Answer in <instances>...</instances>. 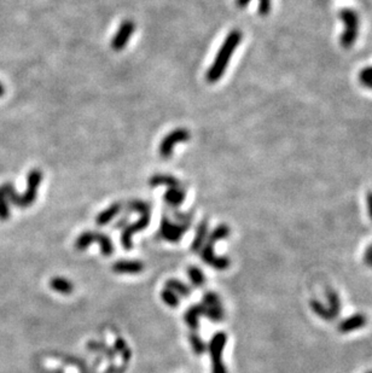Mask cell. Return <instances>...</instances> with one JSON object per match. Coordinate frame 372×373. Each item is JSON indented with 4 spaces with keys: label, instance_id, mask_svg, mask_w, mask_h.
<instances>
[{
    "label": "cell",
    "instance_id": "obj_1",
    "mask_svg": "<svg viewBox=\"0 0 372 373\" xmlns=\"http://www.w3.org/2000/svg\"><path fill=\"white\" fill-rule=\"evenodd\" d=\"M241 40H242L241 30L235 29L230 32L227 37H226L225 41L222 43L221 47H220V50L218 51V53H216L214 62H213L210 68L208 69V72H207L206 76L207 81L210 83H214L222 78V75H224L226 68H227L230 63V59H231V56L238 47Z\"/></svg>",
    "mask_w": 372,
    "mask_h": 373
},
{
    "label": "cell",
    "instance_id": "obj_2",
    "mask_svg": "<svg viewBox=\"0 0 372 373\" xmlns=\"http://www.w3.org/2000/svg\"><path fill=\"white\" fill-rule=\"evenodd\" d=\"M41 180H43V172L39 169H33L28 173V186L23 195H18L14 186L9 182H6L0 189L3 190L6 198H9L12 204L17 205L19 208H27L33 204L37 199L38 188L41 184Z\"/></svg>",
    "mask_w": 372,
    "mask_h": 373
},
{
    "label": "cell",
    "instance_id": "obj_3",
    "mask_svg": "<svg viewBox=\"0 0 372 373\" xmlns=\"http://www.w3.org/2000/svg\"><path fill=\"white\" fill-rule=\"evenodd\" d=\"M126 208L131 211H138L140 213V219L137 221V223L132 224V225H127L124 228V232H122L121 236V243L122 245L126 250H131L132 249V236L134 233L140 232L143 231L144 228H147L150 224V205H149L147 202L143 201H129L127 204H126Z\"/></svg>",
    "mask_w": 372,
    "mask_h": 373
},
{
    "label": "cell",
    "instance_id": "obj_4",
    "mask_svg": "<svg viewBox=\"0 0 372 373\" xmlns=\"http://www.w3.org/2000/svg\"><path fill=\"white\" fill-rule=\"evenodd\" d=\"M339 18L345 23V32L341 35V45L346 49H349L357 41L360 27L359 16L353 9L345 8L339 11Z\"/></svg>",
    "mask_w": 372,
    "mask_h": 373
},
{
    "label": "cell",
    "instance_id": "obj_5",
    "mask_svg": "<svg viewBox=\"0 0 372 373\" xmlns=\"http://www.w3.org/2000/svg\"><path fill=\"white\" fill-rule=\"evenodd\" d=\"M226 342H227V334L225 332H218L210 339L208 350L212 359V373H227L225 363L222 362L221 355L224 352Z\"/></svg>",
    "mask_w": 372,
    "mask_h": 373
},
{
    "label": "cell",
    "instance_id": "obj_6",
    "mask_svg": "<svg viewBox=\"0 0 372 373\" xmlns=\"http://www.w3.org/2000/svg\"><path fill=\"white\" fill-rule=\"evenodd\" d=\"M190 138H191L190 132L185 130V128H177V130L172 131L163 138L162 141H161L160 147H158L160 156L162 157V159H169V157L173 155L174 146L178 145L179 143H184V141L190 140Z\"/></svg>",
    "mask_w": 372,
    "mask_h": 373
},
{
    "label": "cell",
    "instance_id": "obj_7",
    "mask_svg": "<svg viewBox=\"0 0 372 373\" xmlns=\"http://www.w3.org/2000/svg\"><path fill=\"white\" fill-rule=\"evenodd\" d=\"M190 223L186 224H173L167 216H163L161 220L160 226V236L163 238L164 240L170 243H177L182 239V237L185 234V232L189 230Z\"/></svg>",
    "mask_w": 372,
    "mask_h": 373
},
{
    "label": "cell",
    "instance_id": "obj_8",
    "mask_svg": "<svg viewBox=\"0 0 372 373\" xmlns=\"http://www.w3.org/2000/svg\"><path fill=\"white\" fill-rule=\"evenodd\" d=\"M201 257L205 261L207 265L214 267L218 271H225L226 268H228L231 262L230 259L226 256H216L214 254V245L212 244L206 243L203 244V246L201 247Z\"/></svg>",
    "mask_w": 372,
    "mask_h": 373
},
{
    "label": "cell",
    "instance_id": "obj_9",
    "mask_svg": "<svg viewBox=\"0 0 372 373\" xmlns=\"http://www.w3.org/2000/svg\"><path fill=\"white\" fill-rule=\"evenodd\" d=\"M135 29L134 22L131 20H127L122 22L121 25L119 27L118 32L114 35L111 40V49L114 51H122L128 44L129 39H131L132 34Z\"/></svg>",
    "mask_w": 372,
    "mask_h": 373
},
{
    "label": "cell",
    "instance_id": "obj_10",
    "mask_svg": "<svg viewBox=\"0 0 372 373\" xmlns=\"http://www.w3.org/2000/svg\"><path fill=\"white\" fill-rule=\"evenodd\" d=\"M112 271L120 274H137L144 271V263L138 260H120L112 265Z\"/></svg>",
    "mask_w": 372,
    "mask_h": 373
},
{
    "label": "cell",
    "instance_id": "obj_11",
    "mask_svg": "<svg viewBox=\"0 0 372 373\" xmlns=\"http://www.w3.org/2000/svg\"><path fill=\"white\" fill-rule=\"evenodd\" d=\"M366 323H367V320H366V318H365V315L355 314L353 315V317L347 318V319L342 321V323L339 324L338 330L344 333L352 332V331L364 327L365 325H366Z\"/></svg>",
    "mask_w": 372,
    "mask_h": 373
},
{
    "label": "cell",
    "instance_id": "obj_12",
    "mask_svg": "<svg viewBox=\"0 0 372 373\" xmlns=\"http://www.w3.org/2000/svg\"><path fill=\"white\" fill-rule=\"evenodd\" d=\"M205 314V305L203 304H197L190 307L186 310V313L184 314V320L186 321V324L189 325V327L192 331L198 330V318L201 315Z\"/></svg>",
    "mask_w": 372,
    "mask_h": 373
},
{
    "label": "cell",
    "instance_id": "obj_13",
    "mask_svg": "<svg viewBox=\"0 0 372 373\" xmlns=\"http://www.w3.org/2000/svg\"><path fill=\"white\" fill-rule=\"evenodd\" d=\"M149 185L151 188H156V186H168L169 189L172 188H183L182 182L177 178L172 175L167 174H155L149 180Z\"/></svg>",
    "mask_w": 372,
    "mask_h": 373
},
{
    "label": "cell",
    "instance_id": "obj_14",
    "mask_svg": "<svg viewBox=\"0 0 372 373\" xmlns=\"http://www.w3.org/2000/svg\"><path fill=\"white\" fill-rule=\"evenodd\" d=\"M121 209H122L121 203H118V202H116V203H112L109 208L104 209L102 213H99L98 215H97L96 224L98 225V226H104V225H108L110 221L112 220V219H114L115 216H118V214L121 211Z\"/></svg>",
    "mask_w": 372,
    "mask_h": 373
},
{
    "label": "cell",
    "instance_id": "obj_15",
    "mask_svg": "<svg viewBox=\"0 0 372 373\" xmlns=\"http://www.w3.org/2000/svg\"><path fill=\"white\" fill-rule=\"evenodd\" d=\"M185 197H186V191L184 188L168 189V191L163 196L166 203L169 204L170 207L173 208L179 207V205L184 202Z\"/></svg>",
    "mask_w": 372,
    "mask_h": 373
},
{
    "label": "cell",
    "instance_id": "obj_16",
    "mask_svg": "<svg viewBox=\"0 0 372 373\" xmlns=\"http://www.w3.org/2000/svg\"><path fill=\"white\" fill-rule=\"evenodd\" d=\"M207 236H208V220H207V219H203V220L201 221V224L198 225V227H197L196 236L193 238L191 250L196 253L199 252L201 247H202L203 244H205Z\"/></svg>",
    "mask_w": 372,
    "mask_h": 373
},
{
    "label": "cell",
    "instance_id": "obj_17",
    "mask_svg": "<svg viewBox=\"0 0 372 373\" xmlns=\"http://www.w3.org/2000/svg\"><path fill=\"white\" fill-rule=\"evenodd\" d=\"M50 286L53 291L62 295H69L74 291V285L70 281L62 276H54L50 281Z\"/></svg>",
    "mask_w": 372,
    "mask_h": 373
},
{
    "label": "cell",
    "instance_id": "obj_18",
    "mask_svg": "<svg viewBox=\"0 0 372 373\" xmlns=\"http://www.w3.org/2000/svg\"><path fill=\"white\" fill-rule=\"evenodd\" d=\"M95 243H98L100 245V250L104 256H110L114 253V245H112L111 240L108 236L104 233L95 232Z\"/></svg>",
    "mask_w": 372,
    "mask_h": 373
},
{
    "label": "cell",
    "instance_id": "obj_19",
    "mask_svg": "<svg viewBox=\"0 0 372 373\" xmlns=\"http://www.w3.org/2000/svg\"><path fill=\"white\" fill-rule=\"evenodd\" d=\"M228 236H230V227L227 225H219V226L216 227L214 231H212V233L209 234L208 239H207V243L214 245L216 242L225 239V238H227Z\"/></svg>",
    "mask_w": 372,
    "mask_h": 373
},
{
    "label": "cell",
    "instance_id": "obj_20",
    "mask_svg": "<svg viewBox=\"0 0 372 373\" xmlns=\"http://www.w3.org/2000/svg\"><path fill=\"white\" fill-rule=\"evenodd\" d=\"M166 288L176 292L178 296H185L186 297V296L191 294L190 286L184 284L180 281H177V279H169V281H167Z\"/></svg>",
    "mask_w": 372,
    "mask_h": 373
},
{
    "label": "cell",
    "instance_id": "obj_21",
    "mask_svg": "<svg viewBox=\"0 0 372 373\" xmlns=\"http://www.w3.org/2000/svg\"><path fill=\"white\" fill-rule=\"evenodd\" d=\"M92 243H95V232H92V231H85V232H82L76 238L75 249L82 252L87 246L91 245Z\"/></svg>",
    "mask_w": 372,
    "mask_h": 373
},
{
    "label": "cell",
    "instance_id": "obj_22",
    "mask_svg": "<svg viewBox=\"0 0 372 373\" xmlns=\"http://www.w3.org/2000/svg\"><path fill=\"white\" fill-rule=\"evenodd\" d=\"M189 340L191 347H192L193 353L197 354V355H202V354H205L207 352V349H208V346L205 343V340L201 338L198 334L195 332H191L189 334Z\"/></svg>",
    "mask_w": 372,
    "mask_h": 373
},
{
    "label": "cell",
    "instance_id": "obj_23",
    "mask_svg": "<svg viewBox=\"0 0 372 373\" xmlns=\"http://www.w3.org/2000/svg\"><path fill=\"white\" fill-rule=\"evenodd\" d=\"M187 275H189L191 283H192L195 286H197V288L205 285L206 275L203 274V272L201 271L198 267L190 266L189 268H187Z\"/></svg>",
    "mask_w": 372,
    "mask_h": 373
},
{
    "label": "cell",
    "instance_id": "obj_24",
    "mask_svg": "<svg viewBox=\"0 0 372 373\" xmlns=\"http://www.w3.org/2000/svg\"><path fill=\"white\" fill-rule=\"evenodd\" d=\"M250 0H236V5L238 8H245L249 4ZM271 6H272V0H259V12L260 15L266 16L270 14L271 11Z\"/></svg>",
    "mask_w": 372,
    "mask_h": 373
},
{
    "label": "cell",
    "instance_id": "obj_25",
    "mask_svg": "<svg viewBox=\"0 0 372 373\" xmlns=\"http://www.w3.org/2000/svg\"><path fill=\"white\" fill-rule=\"evenodd\" d=\"M203 315H206L209 320L218 323V321L224 319V308H222V305H214V307H206L205 305V314Z\"/></svg>",
    "mask_w": 372,
    "mask_h": 373
},
{
    "label": "cell",
    "instance_id": "obj_26",
    "mask_svg": "<svg viewBox=\"0 0 372 373\" xmlns=\"http://www.w3.org/2000/svg\"><path fill=\"white\" fill-rule=\"evenodd\" d=\"M161 298H162V301L164 302V303L172 308H176L179 305V296H178L176 292L169 290V289H167V288L164 289L162 292H161Z\"/></svg>",
    "mask_w": 372,
    "mask_h": 373
},
{
    "label": "cell",
    "instance_id": "obj_27",
    "mask_svg": "<svg viewBox=\"0 0 372 373\" xmlns=\"http://www.w3.org/2000/svg\"><path fill=\"white\" fill-rule=\"evenodd\" d=\"M10 217V209L8 204V198L3 190L0 189V220L5 221Z\"/></svg>",
    "mask_w": 372,
    "mask_h": 373
},
{
    "label": "cell",
    "instance_id": "obj_28",
    "mask_svg": "<svg viewBox=\"0 0 372 373\" xmlns=\"http://www.w3.org/2000/svg\"><path fill=\"white\" fill-rule=\"evenodd\" d=\"M202 304L206 305V307H214V305H222L221 304V300L215 292H207V294L203 296V300H202Z\"/></svg>",
    "mask_w": 372,
    "mask_h": 373
},
{
    "label": "cell",
    "instance_id": "obj_29",
    "mask_svg": "<svg viewBox=\"0 0 372 373\" xmlns=\"http://www.w3.org/2000/svg\"><path fill=\"white\" fill-rule=\"evenodd\" d=\"M359 80L365 87L372 89V67H367L361 70L359 74Z\"/></svg>",
    "mask_w": 372,
    "mask_h": 373
},
{
    "label": "cell",
    "instance_id": "obj_30",
    "mask_svg": "<svg viewBox=\"0 0 372 373\" xmlns=\"http://www.w3.org/2000/svg\"><path fill=\"white\" fill-rule=\"evenodd\" d=\"M115 348L118 352L122 353V356H124L125 361H128L129 356H131V350L128 349V346L125 343V340L122 338H118L115 342Z\"/></svg>",
    "mask_w": 372,
    "mask_h": 373
},
{
    "label": "cell",
    "instance_id": "obj_31",
    "mask_svg": "<svg viewBox=\"0 0 372 373\" xmlns=\"http://www.w3.org/2000/svg\"><path fill=\"white\" fill-rule=\"evenodd\" d=\"M366 203H367V209H368V215L372 219V191H370L366 196Z\"/></svg>",
    "mask_w": 372,
    "mask_h": 373
},
{
    "label": "cell",
    "instance_id": "obj_32",
    "mask_svg": "<svg viewBox=\"0 0 372 373\" xmlns=\"http://www.w3.org/2000/svg\"><path fill=\"white\" fill-rule=\"evenodd\" d=\"M127 223H128V216H124L121 219V220L119 221V223L115 224V228H121L124 226H127Z\"/></svg>",
    "mask_w": 372,
    "mask_h": 373
},
{
    "label": "cell",
    "instance_id": "obj_33",
    "mask_svg": "<svg viewBox=\"0 0 372 373\" xmlns=\"http://www.w3.org/2000/svg\"><path fill=\"white\" fill-rule=\"evenodd\" d=\"M4 93H5L4 86H3V85H2V83H0V97H2V96H3V95H4Z\"/></svg>",
    "mask_w": 372,
    "mask_h": 373
},
{
    "label": "cell",
    "instance_id": "obj_34",
    "mask_svg": "<svg viewBox=\"0 0 372 373\" xmlns=\"http://www.w3.org/2000/svg\"><path fill=\"white\" fill-rule=\"evenodd\" d=\"M370 247H371V249H372V245H371V246H370Z\"/></svg>",
    "mask_w": 372,
    "mask_h": 373
},
{
    "label": "cell",
    "instance_id": "obj_35",
    "mask_svg": "<svg viewBox=\"0 0 372 373\" xmlns=\"http://www.w3.org/2000/svg\"><path fill=\"white\" fill-rule=\"evenodd\" d=\"M370 373H372V372H370Z\"/></svg>",
    "mask_w": 372,
    "mask_h": 373
}]
</instances>
